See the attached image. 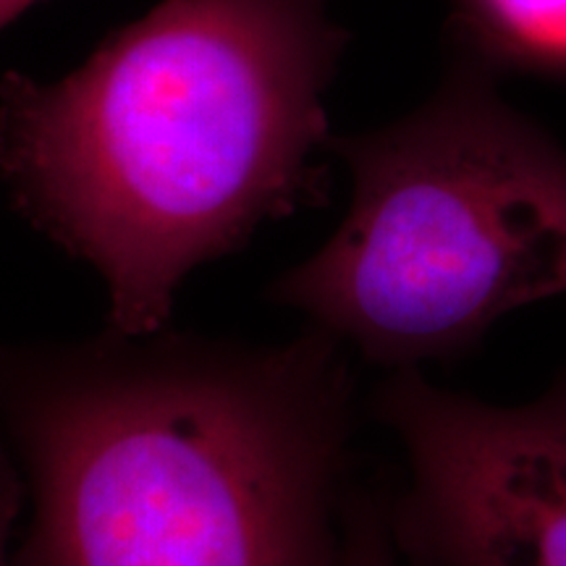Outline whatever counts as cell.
I'll return each mask as SVG.
<instances>
[{
    "mask_svg": "<svg viewBox=\"0 0 566 566\" xmlns=\"http://www.w3.org/2000/svg\"><path fill=\"white\" fill-rule=\"evenodd\" d=\"M373 412L407 457V485L386 504L396 554L412 566H566V370L522 407L391 370Z\"/></svg>",
    "mask_w": 566,
    "mask_h": 566,
    "instance_id": "277c9868",
    "label": "cell"
},
{
    "mask_svg": "<svg viewBox=\"0 0 566 566\" xmlns=\"http://www.w3.org/2000/svg\"><path fill=\"white\" fill-rule=\"evenodd\" d=\"M346 346L118 331L0 344L32 520L13 566H342Z\"/></svg>",
    "mask_w": 566,
    "mask_h": 566,
    "instance_id": "6da1fadb",
    "label": "cell"
},
{
    "mask_svg": "<svg viewBox=\"0 0 566 566\" xmlns=\"http://www.w3.org/2000/svg\"><path fill=\"white\" fill-rule=\"evenodd\" d=\"M451 42L495 69L566 76V0H454Z\"/></svg>",
    "mask_w": 566,
    "mask_h": 566,
    "instance_id": "5b68a950",
    "label": "cell"
},
{
    "mask_svg": "<svg viewBox=\"0 0 566 566\" xmlns=\"http://www.w3.org/2000/svg\"><path fill=\"white\" fill-rule=\"evenodd\" d=\"M342 566H396L388 506L378 491H352L344 504Z\"/></svg>",
    "mask_w": 566,
    "mask_h": 566,
    "instance_id": "8992f818",
    "label": "cell"
},
{
    "mask_svg": "<svg viewBox=\"0 0 566 566\" xmlns=\"http://www.w3.org/2000/svg\"><path fill=\"white\" fill-rule=\"evenodd\" d=\"M451 48L415 113L331 137L349 210L271 286L391 370L462 357L512 310L566 294V150L499 95L491 61Z\"/></svg>",
    "mask_w": 566,
    "mask_h": 566,
    "instance_id": "3957f363",
    "label": "cell"
},
{
    "mask_svg": "<svg viewBox=\"0 0 566 566\" xmlns=\"http://www.w3.org/2000/svg\"><path fill=\"white\" fill-rule=\"evenodd\" d=\"M24 478H21L17 459H13L9 443H0V566H13L11 533L21 504H24Z\"/></svg>",
    "mask_w": 566,
    "mask_h": 566,
    "instance_id": "52a82bcc",
    "label": "cell"
},
{
    "mask_svg": "<svg viewBox=\"0 0 566 566\" xmlns=\"http://www.w3.org/2000/svg\"><path fill=\"white\" fill-rule=\"evenodd\" d=\"M32 3H38V0H0V30L6 24H11L17 17H21Z\"/></svg>",
    "mask_w": 566,
    "mask_h": 566,
    "instance_id": "ba28073f",
    "label": "cell"
},
{
    "mask_svg": "<svg viewBox=\"0 0 566 566\" xmlns=\"http://www.w3.org/2000/svg\"><path fill=\"white\" fill-rule=\"evenodd\" d=\"M331 0H166L59 82L0 80V187L95 268L111 331L158 334L195 268L321 205Z\"/></svg>",
    "mask_w": 566,
    "mask_h": 566,
    "instance_id": "7a4b0ae2",
    "label": "cell"
}]
</instances>
